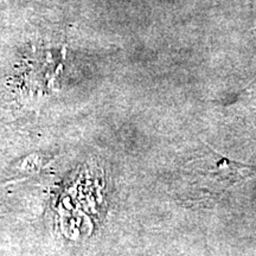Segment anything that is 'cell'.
I'll return each instance as SVG.
<instances>
[{
    "instance_id": "cell-1",
    "label": "cell",
    "mask_w": 256,
    "mask_h": 256,
    "mask_svg": "<svg viewBox=\"0 0 256 256\" xmlns=\"http://www.w3.org/2000/svg\"><path fill=\"white\" fill-rule=\"evenodd\" d=\"M206 152L197 156L179 171L182 202L210 206L232 188L256 176V166L243 164L223 156L206 146Z\"/></svg>"
},
{
    "instance_id": "cell-2",
    "label": "cell",
    "mask_w": 256,
    "mask_h": 256,
    "mask_svg": "<svg viewBox=\"0 0 256 256\" xmlns=\"http://www.w3.org/2000/svg\"><path fill=\"white\" fill-rule=\"evenodd\" d=\"M228 113L236 122L256 130V78L240 92L229 106Z\"/></svg>"
}]
</instances>
